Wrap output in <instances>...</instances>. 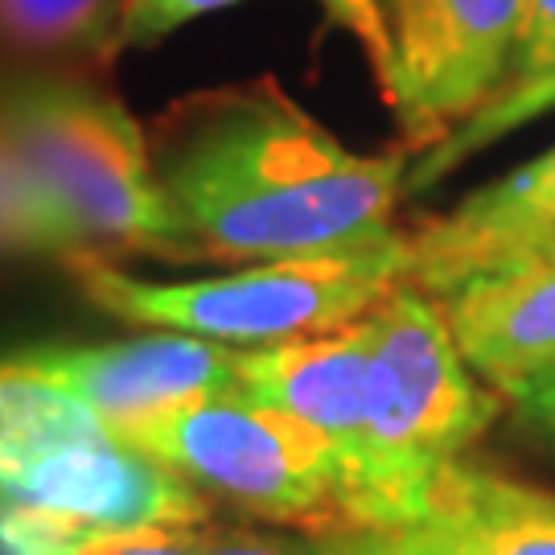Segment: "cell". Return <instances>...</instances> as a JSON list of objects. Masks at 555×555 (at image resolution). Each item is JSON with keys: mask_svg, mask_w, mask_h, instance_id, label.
I'll list each match as a JSON object with an SVG mask.
<instances>
[{"mask_svg": "<svg viewBox=\"0 0 555 555\" xmlns=\"http://www.w3.org/2000/svg\"><path fill=\"white\" fill-rule=\"evenodd\" d=\"M149 149L194 259L337 256L399 235L408 149L358 157L272 79L173 103Z\"/></svg>", "mask_w": 555, "mask_h": 555, "instance_id": "1", "label": "cell"}, {"mask_svg": "<svg viewBox=\"0 0 555 555\" xmlns=\"http://www.w3.org/2000/svg\"><path fill=\"white\" fill-rule=\"evenodd\" d=\"M371 321V444L350 498V531H391L498 416V396L456 350L433 293L396 284Z\"/></svg>", "mask_w": 555, "mask_h": 555, "instance_id": "2", "label": "cell"}, {"mask_svg": "<svg viewBox=\"0 0 555 555\" xmlns=\"http://www.w3.org/2000/svg\"><path fill=\"white\" fill-rule=\"evenodd\" d=\"M0 140L70 219L87 251L194 259L128 107L82 75L0 79Z\"/></svg>", "mask_w": 555, "mask_h": 555, "instance_id": "3", "label": "cell"}, {"mask_svg": "<svg viewBox=\"0 0 555 555\" xmlns=\"http://www.w3.org/2000/svg\"><path fill=\"white\" fill-rule=\"evenodd\" d=\"M66 268L100 309L132 325L198 334L247 350L330 334L366 318L403 284V231L362 251L268 259L235 276L194 284L137 280L95 251L66 256Z\"/></svg>", "mask_w": 555, "mask_h": 555, "instance_id": "4", "label": "cell"}, {"mask_svg": "<svg viewBox=\"0 0 555 555\" xmlns=\"http://www.w3.org/2000/svg\"><path fill=\"white\" fill-rule=\"evenodd\" d=\"M112 433L238 515L309 535L346 531L341 465L330 440L238 391L190 399Z\"/></svg>", "mask_w": 555, "mask_h": 555, "instance_id": "5", "label": "cell"}, {"mask_svg": "<svg viewBox=\"0 0 555 555\" xmlns=\"http://www.w3.org/2000/svg\"><path fill=\"white\" fill-rule=\"evenodd\" d=\"M387 25L383 95L408 149H437L502 91L527 0H378Z\"/></svg>", "mask_w": 555, "mask_h": 555, "instance_id": "6", "label": "cell"}, {"mask_svg": "<svg viewBox=\"0 0 555 555\" xmlns=\"http://www.w3.org/2000/svg\"><path fill=\"white\" fill-rule=\"evenodd\" d=\"M0 511L59 515L91 527H198L215 502L169 465L107 428L46 440L0 477Z\"/></svg>", "mask_w": 555, "mask_h": 555, "instance_id": "7", "label": "cell"}, {"mask_svg": "<svg viewBox=\"0 0 555 555\" xmlns=\"http://www.w3.org/2000/svg\"><path fill=\"white\" fill-rule=\"evenodd\" d=\"M555 259V149L456 202L444 219L403 231V284L433 297L494 272Z\"/></svg>", "mask_w": 555, "mask_h": 555, "instance_id": "8", "label": "cell"}, {"mask_svg": "<svg viewBox=\"0 0 555 555\" xmlns=\"http://www.w3.org/2000/svg\"><path fill=\"white\" fill-rule=\"evenodd\" d=\"M235 391L309 424L330 440L341 465L350 531V498L371 444V321L362 318L330 334L238 350Z\"/></svg>", "mask_w": 555, "mask_h": 555, "instance_id": "9", "label": "cell"}, {"mask_svg": "<svg viewBox=\"0 0 555 555\" xmlns=\"http://www.w3.org/2000/svg\"><path fill=\"white\" fill-rule=\"evenodd\" d=\"M330 543L337 555H555V490L453 461L412 522L330 531Z\"/></svg>", "mask_w": 555, "mask_h": 555, "instance_id": "10", "label": "cell"}, {"mask_svg": "<svg viewBox=\"0 0 555 555\" xmlns=\"http://www.w3.org/2000/svg\"><path fill=\"white\" fill-rule=\"evenodd\" d=\"M238 346L198 334L160 330L153 337L82 346V350H29L34 371L79 396L107 428L160 416L178 403L235 391Z\"/></svg>", "mask_w": 555, "mask_h": 555, "instance_id": "11", "label": "cell"}, {"mask_svg": "<svg viewBox=\"0 0 555 555\" xmlns=\"http://www.w3.org/2000/svg\"><path fill=\"white\" fill-rule=\"evenodd\" d=\"M437 300L456 350L498 396L511 399L555 366V259L474 276Z\"/></svg>", "mask_w": 555, "mask_h": 555, "instance_id": "12", "label": "cell"}, {"mask_svg": "<svg viewBox=\"0 0 555 555\" xmlns=\"http://www.w3.org/2000/svg\"><path fill=\"white\" fill-rule=\"evenodd\" d=\"M132 0H0V46L75 70H107L128 46Z\"/></svg>", "mask_w": 555, "mask_h": 555, "instance_id": "13", "label": "cell"}, {"mask_svg": "<svg viewBox=\"0 0 555 555\" xmlns=\"http://www.w3.org/2000/svg\"><path fill=\"white\" fill-rule=\"evenodd\" d=\"M0 555H202L194 527H91L75 518L0 511Z\"/></svg>", "mask_w": 555, "mask_h": 555, "instance_id": "14", "label": "cell"}, {"mask_svg": "<svg viewBox=\"0 0 555 555\" xmlns=\"http://www.w3.org/2000/svg\"><path fill=\"white\" fill-rule=\"evenodd\" d=\"M0 243L25 247V251H54L75 256L87 251L82 235L70 219L50 202V194L25 173V165L13 157V149L0 140Z\"/></svg>", "mask_w": 555, "mask_h": 555, "instance_id": "15", "label": "cell"}, {"mask_svg": "<svg viewBox=\"0 0 555 555\" xmlns=\"http://www.w3.org/2000/svg\"><path fill=\"white\" fill-rule=\"evenodd\" d=\"M238 0H132V13H128V46H153L165 34H173L178 25L194 17H206L215 9H227ZM330 9V17L337 25H346L371 54V66L383 79L387 70V25H383V9L378 0H321Z\"/></svg>", "mask_w": 555, "mask_h": 555, "instance_id": "16", "label": "cell"}, {"mask_svg": "<svg viewBox=\"0 0 555 555\" xmlns=\"http://www.w3.org/2000/svg\"><path fill=\"white\" fill-rule=\"evenodd\" d=\"M555 107V79L539 82V87H527V91H511V95H494V100L486 103L477 116H469L461 128H456L449 140H440L437 149H428V157L420 165L412 181H408V190H424V185H433L437 178H444L453 165L477 153V149H486L490 140L506 137L511 128L518 124H527V119L543 116V112H552Z\"/></svg>", "mask_w": 555, "mask_h": 555, "instance_id": "17", "label": "cell"}, {"mask_svg": "<svg viewBox=\"0 0 555 555\" xmlns=\"http://www.w3.org/2000/svg\"><path fill=\"white\" fill-rule=\"evenodd\" d=\"M198 531L202 555H337L330 535H280V531H263V527H235V522H215L206 518L194 527Z\"/></svg>", "mask_w": 555, "mask_h": 555, "instance_id": "18", "label": "cell"}, {"mask_svg": "<svg viewBox=\"0 0 555 555\" xmlns=\"http://www.w3.org/2000/svg\"><path fill=\"white\" fill-rule=\"evenodd\" d=\"M547 79H555V0H527L515 62H511V75H506L498 95L527 91V87H539Z\"/></svg>", "mask_w": 555, "mask_h": 555, "instance_id": "19", "label": "cell"}, {"mask_svg": "<svg viewBox=\"0 0 555 555\" xmlns=\"http://www.w3.org/2000/svg\"><path fill=\"white\" fill-rule=\"evenodd\" d=\"M511 399H515L527 416L535 420V424H543V428L555 437V366L552 371H543L539 378H531L527 387H518Z\"/></svg>", "mask_w": 555, "mask_h": 555, "instance_id": "20", "label": "cell"}]
</instances>
